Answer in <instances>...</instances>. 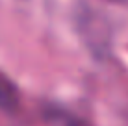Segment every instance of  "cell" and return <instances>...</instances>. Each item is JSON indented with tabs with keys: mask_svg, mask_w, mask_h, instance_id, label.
Wrapping results in <instances>:
<instances>
[{
	"mask_svg": "<svg viewBox=\"0 0 128 126\" xmlns=\"http://www.w3.org/2000/svg\"><path fill=\"white\" fill-rule=\"evenodd\" d=\"M17 100V93L6 78L0 76V108H11Z\"/></svg>",
	"mask_w": 128,
	"mask_h": 126,
	"instance_id": "6da1fadb",
	"label": "cell"
}]
</instances>
